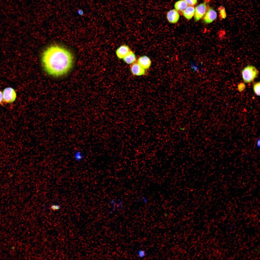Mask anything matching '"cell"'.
<instances>
[{"label":"cell","instance_id":"6da1fadb","mask_svg":"<svg viewBox=\"0 0 260 260\" xmlns=\"http://www.w3.org/2000/svg\"><path fill=\"white\" fill-rule=\"evenodd\" d=\"M41 62L45 71L48 74L59 77L67 73L72 66L73 58L65 47L57 45L49 46L43 52Z\"/></svg>","mask_w":260,"mask_h":260},{"label":"cell","instance_id":"7a4b0ae2","mask_svg":"<svg viewBox=\"0 0 260 260\" xmlns=\"http://www.w3.org/2000/svg\"><path fill=\"white\" fill-rule=\"evenodd\" d=\"M259 71L254 66L248 65L242 71L241 74L243 81L246 83L252 82L257 77Z\"/></svg>","mask_w":260,"mask_h":260},{"label":"cell","instance_id":"3957f363","mask_svg":"<svg viewBox=\"0 0 260 260\" xmlns=\"http://www.w3.org/2000/svg\"><path fill=\"white\" fill-rule=\"evenodd\" d=\"M3 102L9 104L14 102L16 98V93L14 89L11 87L4 89L3 92Z\"/></svg>","mask_w":260,"mask_h":260},{"label":"cell","instance_id":"277c9868","mask_svg":"<svg viewBox=\"0 0 260 260\" xmlns=\"http://www.w3.org/2000/svg\"><path fill=\"white\" fill-rule=\"evenodd\" d=\"M208 7L206 2L201 3L196 7L194 15L195 21L199 20L204 17Z\"/></svg>","mask_w":260,"mask_h":260},{"label":"cell","instance_id":"5b68a950","mask_svg":"<svg viewBox=\"0 0 260 260\" xmlns=\"http://www.w3.org/2000/svg\"><path fill=\"white\" fill-rule=\"evenodd\" d=\"M217 15L216 12L213 8L208 7L203 17V21L206 24L211 23L216 18Z\"/></svg>","mask_w":260,"mask_h":260},{"label":"cell","instance_id":"8992f818","mask_svg":"<svg viewBox=\"0 0 260 260\" xmlns=\"http://www.w3.org/2000/svg\"><path fill=\"white\" fill-rule=\"evenodd\" d=\"M130 69L132 74L135 76H142L144 75L145 73V69L137 62H135L131 64Z\"/></svg>","mask_w":260,"mask_h":260},{"label":"cell","instance_id":"52a82bcc","mask_svg":"<svg viewBox=\"0 0 260 260\" xmlns=\"http://www.w3.org/2000/svg\"><path fill=\"white\" fill-rule=\"evenodd\" d=\"M166 17L169 23L174 24L178 21L180 16L177 10L176 9H172L168 12Z\"/></svg>","mask_w":260,"mask_h":260},{"label":"cell","instance_id":"ba28073f","mask_svg":"<svg viewBox=\"0 0 260 260\" xmlns=\"http://www.w3.org/2000/svg\"><path fill=\"white\" fill-rule=\"evenodd\" d=\"M130 50L129 46L126 45H121L116 51L117 57L120 59H123Z\"/></svg>","mask_w":260,"mask_h":260},{"label":"cell","instance_id":"9c48e42d","mask_svg":"<svg viewBox=\"0 0 260 260\" xmlns=\"http://www.w3.org/2000/svg\"><path fill=\"white\" fill-rule=\"evenodd\" d=\"M137 62L145 69L149 68L151 64V61L150 58L146 56H142L139 57Z\"/></svg>","mask_w":260,"mask_h":260},{"label":"cell","instance_id":"30bf717a","mask_svg":"<svg viewBox=\"0 0 260 260\" xmlns=\"http://www.w3.org/2000/svg\"><path fill=\"white\" fill-rule=\"evenodd\" d=\"M195 8L193 6H188L182 12L183 16L187 19H191L194 16Z\"/></svg>","mask_w":260,"mask_h":260},{"label":"cell","instance_id":"8fae6325","mask_svg":"<svg viewBox=\"0 0 260 260\" xmlns=\"http://www.w3.org/2000/svg\"><path fill=\"white\" fill-rule=\"evenodd\" d=\"M123 59L126 63L131 64L135 62L136 57L135 54L130 50Z\"/></svg>","mask_w":260,"mask_h":260},{"label":"cell","instance_id":"7c38bea8","mask_svg":"<svg viewBox=\"0 0 260 260\" xmlns=\"http://www.w3.org/2000/svg\"><path fill=\"white\" fill-rule=\"evenodd\" d=\"M188 6L187 3L184 0H180L175 3L174 7L176 10L182 12Z\"/></svg>","mask_w":260,"mask_h":260},{"label":"cell","instance_id":"4fadbf2b","mask_svg":"<svg viewBox=\"0 0 260 260\" xmlns=\"http://www.w3.org/2000/svg\"><path fill=\"white\" fill-rule=\"evenodd\" d=\"M73 157L75 160L77 162H80L85 158L84 153L82 150H77L74 152Z\"/></svg>","mask_w":260,"mask_h":260},{"label":"cell","instance_id":"5bb4252c","mask_svg":"<svg viewBox=\"0 0 260 260\" xmlns=\"http://www.w3.org/2000/svg\"><path fill=\"white\" fill-rule=\"evenodd\" d=\"M218 10L219 12V17L221 20L225 18L227 16L226 13L225 8L222 6L218 7Z\"/></svg>","mask_w":260,"mask_h":260},{"label":"cell","instance_id":"9a60e30c","mask_svg":"<svg viewBox=\"0 0 260 260\" xmlns=\"http://www.w3.org/2000/svg\"><path fill=\"white\" fill-rule=\"evenodd\" d=\"M260 82L255 83L253 86V90L257 96L260 95Z\"/></svg>","mask_w":260,"mask_h":260},{"label":"cell","instance_id":"2e32d148","mask_svg":"<svg viewBox=\"0 0 260 260\" xmlns=\"http://www.w3.org/2000/svg\"><path fill=\"white\" fill-rule=\"evenodd\" d=\"M188 6H193L195 5L197 3V0H184Z\"/></svg>","mask_w":260,"mask_h":260},{"label":"cell","instance_id":"e0dca14e","mask_svg":"<svg viewBox=\"0 0 260 260\" xmlns=\"http://www.w3.org/2000/svg\"><path fill=\"white\" fill-rule=\"evenodd\" d=\"M245 85L243 83H240L238 85V90L240 91H243L245 89Z\"/></svg>","mask_w":260,"mask_h":260},{"label":"cell","instance_id":"ac0fdd59","mask_svg":"<svg viewBox=\"0 0 260 260\" xmlns=\"http://www.w3.org/2000/svg\"><path fill=\"white\" fill-rule=\"evenodd\" d=\"M76 12L77 14L80 16H83L84 14V12L83 9H77Z\"/></svg>","mask_w":260,"mask_h":260},{"label":"cell","instance_id":"d6986e66","mask_svg":"<svg viewBox=\"0 0 260 260\" xmlns=\"http://www.w3.org/2000/svg\"><path fill=\"white\" fill-rule=\"evenodd\" d=\"M60 208L59 206L57 205H53L51 207V209L54 210H58Z\"/></svg>","mask_w":260,"mask_h":260},{"label":"cell","instance_id":"ffe728a7","mask_svg":"<svg viewBox=\"0 0 260 260\" xmlns=\"http://www.w3.org/2000/svg\"><path fill=\"white\" fill-rule=\"evenodd\" d=\"M260 147V139L259 138L257 140L255 145V148L256 149L259 148Z\"/></svg>","mask_w":260,"mask_h":260},{"label":"cell","instance_id":"44dd1931","mask_svg":"<svg viewBox=\"0 0 260 260\" xmlns=\"http://www.w3.org/2000/svg\"><path fill=\"white\" fill-rule=\"evenodd\" d=\"M3 102V97L2 92L0 90V104H2Z\"/></svg>","mask_w":260,"mask_h":260},{"label":"cell","instance_id":"7402d4cb","mask_svg":"<svg viewBox=\"0 0 260 260\" xmlns=\"http://www.w3.org/2000/svg\"><path fill=\"white\" fill-rule=\"evenodd\" d=\"M139 256L140 257H142L144 256L145 254V253L143 251H140L138 252Z\"/></svg>","mask_w":260,"mask_h":260},{"label":"cell","instance_id":"603a6c76","mask_svg":"<svg viewBox=\"0 0 260 260\" xmlns=\"http://www.w3.org/2000/svg\"><path fill=\"white\" fill-rule=\"evenodd\" d=\"M254 250L256 252H259V250L258 248H255L254 249Z\"/></svg>","mask_w":260,"mask_h":260}]
</instances>
